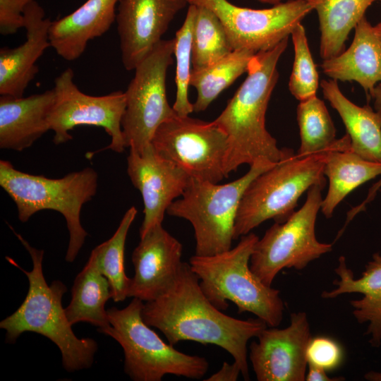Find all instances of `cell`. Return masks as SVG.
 I'll list each match as a JSON object with an SVG mask.
<instances>
[{
    "label": "cell",
    "mask_w": 381,
    "mask_h": 381,
    "mask_svg": "<svg viewBox=\"0 0 381 381\" xmlns=\"http://www.w3.org/2000/svg\"><path fill=\"white\" fill-rule=\"evenodd\" d=\"M255 54L248 49H234L207 67L192 69L190 85L197 91L193 111H205L223 90L247 72Z\"/></svg>",
    "instance_id": "cell-27"
},
{
    "label": "cell",
    "mask_w": 381,
    "mask_h": 381,
    "mask_svg": "<svg viewBox=\"0 0 381 381\" xmlns=\"http://www.w3.org/2000/svg\"><path fill=\"white\" fill-rule=\"evenodd\" d=\"M258 236L250 232L233 248L212 255H194L189 265L210 301L221 310L235 303L239 313L249 312L268 327H278L284 304L279 291L265 284L251 270L250 259Z\"/></svg>",
    "instance_id": "cell-4"
},
{
    "label": "cell",
    "mask_w": 381,
    "mask_h": 381,
    "mask_svg": "<svg viewBox=\"0 0 381 381\" xmlns=\"http://www.w3.org/2000/svg\"><path fill=\"white\" fill-rule=\"evenodd\" d=\"M249 346V359L258 381H304L306 350L312 338L305 312L291 314L288 327H265Z\"/></svg>",
    "instance_id": "cell-14"
},
{
    "label": "cell",
    "mask_w": 381,
    "mask_h": 381,
    "mask_svg": "<svg viewBox=\"0 0 381 381\" xmlns=\"http://www.w3.org/2000/svg\"><path fill=\"white\" fill-rule=\"evenodd\" d=\"M326 183L311 186L303 205L284 222L274 224L258 240L250 259L253 272L271 286L284 268L301 270L332 250V244L320 242L315 222Z\"/></svg>",
    "instance_id": "cell-9"
},
{
    "label": "cell",
    "mask_w": 381,
    "mask_h": 381,
    "mask_svg": "<svg viewBox=\"0 0 381 381\" xmlns=\"http://www.w3.org/2000/svg\"><path fill=\"white\" fill-rule=\"evenodd\" d=\"M364 378L369 381H381V372L369 371L364 375Z\"/></svg>",
    "instance_id": "cell-39"
},
{
    "label": "cell",
    "mask_w": 381,
    "mask_h": 381,
    "mask_svg": "<svg viewBox=\"0 0 381 381\" xmlns=\"http://www.w3.org/2000/svg\"><path fill=\"white\" fill-rule=\"evenodd\" d=\"M328 151L301 157L287 148L281 160L255 177L241 200L234 239L248 234L266 220L285 222L304 192L326 183L323 170Z\"/></svg>",
    "instance_id": "cell-7"
},
{
    "label": "cell",
    "mask_w": 381,
    "mask_h": 381,
    "mask_svg": "<svg viewBox=\"0 0 381 381\" xmlns=\"http://www.w3.org/2000/svg\"><path fill=\"white\" fill-rule=\"evenodd\" d=\"M142 317L173 346L193 341L221 347L239 365L246 380L250 377L248 342L268 327L258 318L240 320L224 314L206 297L198 277L184 262L167 289L143 303Z\"/></svg>",
    "instance_id": "cell-1"
},
{
    "label": "cell",
    "mask_w": 381,
    "mask_h": 381,
    "mask_svg": "<svg viewBox=\"0 0 381 381\" xmlns=\"http://www.w3.org/2000/svg\"><path fill=\"white\" fill-rule=\"evenodd\" d=\"M294 60L289 82L291 95L299 102L316 95L319 86V75L314 63L301 23H298L291 33Z\"/></svg>",
    "instance_id": "cell-32"
},
{
    "label": "cell",
    "mask_w": 381,
    "mask_h": 381,
    "mask_svg": "<svg viewBox=\"0 0 381 381\" xmlns=\"http://www.w3.org/2000/svg\"><path fill=\"white\" fill-rule=\"evenodd\" d=\"M196 14L197 6L190 4L184 22L174 38V55L176 62V94L173 109L179 116H187L193 111V106L189 101L188 93L192 71V45Z\"/></svg>",
    "instance_id": "cell-31"
},
{
    "label": "cell",
    "mask_w": 381,
    "mask_h": 381,
    "mask_svg": "<svg viewBox=\"0 0 381 381\" xmlns=\"http://www.w3.org/2000/svg\"><path fill=\"white\" fill-rule=\"evenodd\" d=\"M127 173L143 198L141 237L152 228L162 224L167 209L182 195L190 177L179 166L159 155L152 145L141 152L130 149Z\"/></svg>",
    "instance_id": "cell-15"
},
{
    "label": "cell",
    "mask_w": 381,
    "mask_h": 381,
    "mask_svg": "<svg viewBox=\"0 0 381 381\" xmlns=\"http://www.w3.org/2000/svg\"><path fill=\"white\" fill-rule=\"evenodd\" d=\"M344 377H329L327 371L315 365L308 364V369L306 375V381H342Z\"/></svg>",
    "instance_id": "cell-36"
},
{
    "label": "cell",
    "mask_w": 381,
    "mask_h": 381,
    "mask_svg": "<svg viewBox=\"0 0 381 381\" xmlns=\"http://www.w3.org/2000/svg\"><path fill=\"white\" fill-rule=\"evenodd\" d=\"M301 157L330 150L337 141L336 129L323 100L317 95L301 101L297 107Z\"/></svg>",
    "instance_id": "cell-29"
},
{
    "label": "cell",
    "mask_w": 381,
    "mask_h": 381,
    "mask_svg": "<svg viewBox=\"0 0 381 381\" xmlns=\"http://www.w3.org/2000/svg\"><path fill=\"white\" fill-rule=\"evenodd\" d=\"M52 20L36 1L24 12L25 42L15 48L0 49V95L21 97L39 69L37 60L51 47L49 31Z\"/></svg>",
    "instance_id": "cell-18"
},
{
    "label": "cell",
    "mask_w": 381,
    "mask_h": 381,
    "mask_svg": "<svg viewBox=\"0 0 381 381\" xmlns=\"http://www.w3.org/2000/svg\"><path fill=\"white\" fill-rule=\"evenodd\" d=\"M350 144L346 134L327 153L323 173L328 178L329 188L320 209L328 219L354 189L381 175V163L362 158L351 150Z\"/></svg>",
    "instance_id": "cell-23"
},
{
    "label": "cell",
    "mask_w": 381,
    "mask_h": 381,
    "mask_svg": "<svg viewBox=\"0 0 381 381\" xmlns=\"http://www.w3.org/2000/svg\"><path fill=\"white\" fill-rule=\"evenodd\" d=\"M152 145L190 178L218 183L226 177L227 136L214 121L176 114L157 128Z\"/></svg>",
    "instance_id": "cell-11"
},
{
    "label": "cell",
    "mask_w": 381,
    "mask_h": 381,
    "mask_svg": "<svg viewBox=\"0 0 381 381\" xmlns=\"http://www.w3.org/2000/svg\"><path fill=\"white\" fill-rule=\"evenodd\" d=\"M374 30L381 44V21L374 26Z\"/></svg>",
    "instance_id": "cell-40"
},
{
    "label": "cell",
    "mask_w": 381,
    "mask_h": 381,
    "mask_svg": "<svg viewBox=\"0 0 381 381\" xmlns=\"http://www.w3.org/2000/svg\"><path fill=\"white\" fill-rule=\"evenodd\" d=\"M205 6L222 22L231 46L254 53L267 51L289 37L295 26L313 9L306 0H289L272 8L253 9L234 5L227 0H188Z\"/></svg>",
    "instance_id": "cell-13"
},
{
    "label": "cell",
    "mask_w": 381,
    "mask_h": 381,
    "mask_svg": "<svg viewBox=\"0 0 381 381\" xmlns=\"http://www.w3.org/2000/svg\"><path fill=\"white\" fill-rule=\"evenodd\" d=\"M10 227L29 253L32 268L25 270L12 258H6L26 275L29 282L28 291L22 304L0 322V328L6 330V342L13 344L23 333L35 332L48 338L57 346L63 366L68 372L90 368L98 345L92 338H78L74 334L62 306V297L67 292L66 286L59 280L47 284L43 273L44 250L32 247Z\"/></svg>",
    "instance_id": "cell-3"
},
{
    "label": "cell",
    "mask_w": 381,
    "mask_h": 381,
    "mask_svg": "<svg viewBox=\"0 0 381 381\" xmlns=\"http://www.w3.org/2000/svg\"><path fill=\"white\" fill-rule=\"evenodd\" d=\"M0 186L15 202L21 222L44 210L63 215L69 233L65 260L73 262L88 235L80 222V212L83 205L97 193V171L85 167L60 179H50L23 172L9 161L1 160Z\"/></svg>",
    "instance_id": "cell-5"
},
{
    "label": "cell",
    "mask_w": 381,
    "mask_h": 381,
    "mask_svg": "<svg viewBox=\"0 0 381 381\" xmlns=\"http://www.w3.org/2000/svg\"><path fill=\"white\" fill-rule=\"evenodd\" d=\"M275 164L258 160L243 176L225 184L190 178L185 191L167 213L191 224L195 255H212L231 248L235 221L246 190L255 177Z\"/></svg>",
    "instance_id": "cell-8"
},
{
    "label": "cell",
    "mask_w": 381,
    "mask_h": 381,
    "mask_svg": "<svg viewBox=\"0 0 381 381\" xmlns=\"http://www.w3.org/2000/svg\"><path fill=\"white\" fill-rule=\"evenodd\" d=\"M306 358L308 364L328 372L341 365L344 351L341 346L334 339L324 336L312 337L307 347Z\"/></svg>",
    "instance_id": "cell-33"
},
{
    "label": "cell",
    "mask_w": 381,
    "mask_h": 381,
    "mask_svg": "<svg viewBox=\"0 0 381 381\" xmlns=\"http://www.w3.org/2000/svg\"><path fill=\"white\" fill-rule=\"evenodd\" d=\"M288 41L286 37L271 49L253 56L246 78L213 121L227 136L226 177L242 164L250 166L260 159L277 163L286 152L287 148H279L267 131L265 115L279 78L277 64Z\"/></svg>",
    "instance_id": "cell-2"
},
{
    "label": "cell",
    "mask_w": 381,
    "mask_h": 381,
    "mask_svg": "<svg viewBox=\"0 0 381 381\" xmlns=\"http://www.w3.org/2000/svg\"><path fill=\"white\" fill-rule=\"evenodd\" d=\"M143 301L133 298L122 309L107 310L109 325L98 329L122 347L124 371L134 381H161L166 375L202 378L209 368L204 357L189 355L166 343L142 317Z\"/></svg>",
    "instance_id": "cell-6"
},
{
    "label": "cell",
    "mask_w": 381,
    "mask_h": 381,
    "mask_svg": "<svg viewBox=\"0 0 381 381\" xmlns=\"http://www.w3.org/2000/svg\"><path fill=\"white\" fill-rule=\"evenodd\" d=\"M381 187V179L374 184V186L370 189L368 195L366 199L358 206L351 209L348 214L346 217V222H350L351 219L360 212L365 210V206L369 203L375 197L376 192Z\"/></svg>",
    "instance_id": "cell-37"
},
{
    "label": "cell",
    "mask_w": 381,
    "mask_h": 381,
    "mask_svg": "<svg viewBox=\"0 0 381 381\" xmlns=\"http://www.w3.org/2000/svg\"><path fill=\"white\" fill-rule=\"evenodd\" d=\"M35 0H0V33L15 34L24 25V12Z\"/></svg>",
    "instance_id": "cell-34"
},
{
    "label": "cell",
    "mask_w": 381,
    "mask_h": 381,
    "mask_svg": "<svg viewBox=\"0 0 381 381\" xmlns=\"http://www.w3.org/2000/svg\"><path fill=\"white\" fill-rule=\"evenodd\" d=\"M196 6L192 45L193 70L207 67L233 51L225 29L216 14L205 6Z\"/></svg>",
    "instance_id": "cell-30"
},
{
    "label": "cell",
    "mask_w": 381,
    "mask_h": 381,
    "mask_svg": "<svg viewBox=\"0 0 381 381\" xmlns=\"http://www.w3.org/2000/svg\"><path fill=\"white\" fill-rule=\"evenodd\" d=\"M241 370L239 365L234 361L233 363L224 362L222 368L215 373L210 375L205 381H236Z\"/></svg>",
    "instance_id": "cell-35"
},
{
    "label": "cell",
    "mask_w": 381,
    "mask_h": 381,
    "mask_svg": "<svg viewBox=\"0 0 381 381\" xmlns=\"http://www.w3.org/2000/svg\"><path fill=\"white\" fill-rule=\"evenodd\" d=\"M119 0H87L68 15L52 21L51 47L64 59H78L87 43L106 33L116 20Z\"/></svg>",
    "instance_id": "cell-20"
},
{
    "label": "cell",
    "mask_w": 381,
    "mask_h": 381,
    "mask_svg": "<svg viewBox=\"0 0 381 381\" xmlns=\"http://www.w3.org/2000/svg\"><path fill=\"white\" fill-rule=\"evenodd\" d=\"M188 0H119L116 22L123 66L133 71L162 40Z\"/></svg>",
    "instance_id": "cell-16"
},
{
    "label": "cell",
    "mask_w": 381,
    "mask_h": 381,
    "mask_svg": "<svg viewBox=\"0 0 381 381\" xmlns=\"http://www.w3.org/2000/svg\"><path fill=\"white\" fill-rule=\"evenodd\" d=\"M109 298H111L109 283L90 256L74 279L71 299L65 308L69 322L71 325L87 322L97 329L108 327L110 324L105 304Z\"/></svg>",
    "instance_id": "cell-26"
},
{
    "label": "cell",
    "mask_w": 381,
    "mask_h": 381,
    "mask_svg": "<svg viewBox=\"0 0 381 381\" xmlns=\"http://www.w3.org/2000/svg\"><path fill=\"white\" fill-rule=\"evenodd\" d=\"M174 40H162L133 70L126 95L121 128L126 147L138 152L152 145L157 128L176 115L168 102L166 78L172 64Z\"/></svg>",
    "instance_id": "cell-10"
},
{
    "label": "cell",
    "mask_w": 381,
    "mask_h": 381,
    "mask_svg": "<svg viewBox=\"0 0 381 381\" xmlns=\"http://www.w3.org/2000/svg\"><path fill=\"white\" fill-rule=\"evenodd\" d=\"M320 86L345 126L351 150L365 159L381 163V113L368 104L360 107L352 102L334 80H322Z\"/></svg>",
    "instance_id": "cell-24"
},
{
    "label": "cell",
    "mask_w": 381,
    "mask_h": 381,
    "mask_svg": "<svg viewBox=\"0 0 381 381\" xmlns=\"http://www.w3.org/2000/svg\"><path fill=\"white\" fill-rule=\"evenodd\" d=\"M370 97L374 100L375 110L381 113V83L376 85Z\"/></svg>",
    "instance_id": "cell-38"
},
{
    "label": "cell",
    "mask_w": 381,
    "mask_h": 381,
    "mask_svg": "<svg viewBox=\"0 0 381 381\" xmlns=\"http://www.w3.org/2000/svg\"><path fill=\"white\" fill-rule=\"evenodd\" d=\"M74 73L68 68L54 80V99L49 115L50 130L55 145L73 139L69 133L78 126L102 128L111 138L110 143L99 151L111 150L121 153L126 148L121 121L126 109L125 92L114 91L92 96L79 90L73 81Z\"/></svg>",
    "instance_id": "cell-12"
},
{
    "label": "cell",
    "mask_w": 381,
    "mask_h": 381,
    "mask_svg": "<svg viewBox=\"0 0 381 381\" xmlns=\"http://www.w3.org/2000/svg\"><path fill=\"white\" fill-rule=\"evenodd\" d=\"M334 272L339 279L333 282L335 288L324 291L321 297L333 299L345 294H360L363 297L352 300L353 315L360 324L368 323L365 334L372 346L381 345V254L375 253L365 265L359 278L347 267L344 256H340Z\"/></svg>",
    "instance_id": "cell-19"
},
{
    "label": "cell",
    "mask_w": 381,
    "mask_h": 381,
    "mask_svg": "<svg viewBox=\"0 0 381 381\" xmlns=\"http://www.w3.org/2000/svg\"><path fill=\"white\" fill-rule=\"evenodd\" d=\"M182 244L162 224L140 237L132 253L135 274L129 297L147 302L162 294L176 278L183 263Z\"/></svg>",
    "instance_id": "cell-17"
},
{
    "label": "cell",
    "mask_w": 381,
    "mask_h": 381,
    "mask_svg": "<svg viewBox=\"0 0 381 381\" xmlns=\"http://www.w3.org/2000/svg\"><path fill=\"white\" fill-rule=\"evenodd\" d=\"M53 90L26 97H0V148L23 151L50 130Z\"/></svg>",
    "instance_id": "cell-21"
},
{
    "label": "cell",
    "mask_w": 381,
    "mask_h": 381,
    "mask_svg": "<svg viewBox=\"0 0 381 381\" xmlns=\"http://www.w3.org/2000/svg\"><path fill=\"white\" fill-rule=\"evenodd\" d=\"M259 2L264 4H277L282 1V0H257Z\"/></svg>",
    "instance_id": "cell-41"
},
{
    "label": "cell",
    "mask_w": 381,
    "mask_h": 381,
    "mask_svg": "<svg viewBox=\"0 0 381 381\" xmlns=\"http://www.w3.org/2000/svg\"><path fill=\"white\" fill-rule=\"evenodd\" d=\"M350 47L320 64L322 72L336 81H355L368 97L381 82V44L374 26L363 17L354 28Z\"/></svg>",
    "instance_id": "cell-22"
},
{
    "label": "cell",
    "mask_w": 381,
    "mask_h": 381,
    "mask_svg": "<svg viewBox=\"0 0 381 381\" xmlns=\"http://www.w3.org/2000/svg\"><path fill=\"white\" fill-rule=\"evenodd\" d=\"M137 214L134 206L123 214L112 236L92 249L90 255L100 272L107 279L114 302L129 297L131 279L126 276L124 266L125 244L129 229Z\"/></svg>",
    "instance_id": "cell-28"
},
{
    "label": "cell",
    "mask_w": 381,
    "mask_h": 381,
    "mask_svg": "<svg viewBox=\"0 0 381 381\" xmlns=\"http://www.w3.org/2000/svg\"><path fill=\"white\" fill-rule=\"evenodd\" d=\"M318 16L320 55L322 60L341 54L351 31L367 9L381 0H306Z\"/></svg>",
    "instance_id": "cell-25"
}]
</instances>
